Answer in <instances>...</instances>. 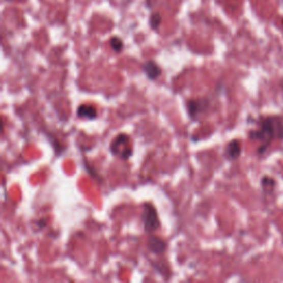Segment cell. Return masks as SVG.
<instances>
[{
  "instance_id": "5",
  "label": "cell",
  "mask_w": 283,
  "mask_h": 283,
  "mask_svg": "<svg viewBox=\"0 0 283 283\" xmlns=\"http://www.w3.org/2000/svg\"><path fill=\"white\" fill-rule=\"evenodd\" d=\"M223 155L229 160H236L241 155V142L239 139H231L224 147Z\"/></svg>"
},
{
  "instance_id": "4",
  "label": "cell",
  "mask_w": 283,
  "mask_h": 283,
  "mask_svg": "<svg viewBox=\"0 0 283 283\" xmlns=\"http://www.w3.org/2000/svg\"><path fill=\"white\" fill-rule=\"evenodd\" d=\"M210 102L208 98H199L188 100L186 103L187 113L191 120H198L203 113L208 110Z\"/></svg>"
},
{
  "instance_id": "9",
  "label": "cell",
  "mask_w": 283,
  "mask_h": 283,
  "mask_svg": "<svg viewBox=\"0 0 283 283\" xmlns=\"http://www.w3.org/2000/svg\"><path fill=\"white\" fill-rule=\"evenodd\" d=\"M260 184H261L262 191L265 192V194H271V192H273V190L276 187L275 179L271 176H268V175H265L261 178Z\"/></svg>"
},
{
  "instance_id": "7",
  "label": "cell",
  "mask_w": 283,
  "mask_h": 283,
  "mask_svg": "<svg viewBox=\"0 0 283 283\" xmlns=\"http://www.w3.org/2000/svg\"><path fill=\"white\" fill-rule=\"evenodd\" d=\"M147 248L154 254H162L166 251L167 242L163 240L162 238H158L156 236H151L147 240Z\"/></svg>"
},
{
  "instance_id": "6",
  "label": "cell",
  "mask_w": 283,
  "mask_h": 283,
  "mask_svg": "<svg viewBox=\"0 0 283 283\" xmlns=\"http://www.w3.org/2000/svg\"><path fill=\"white\" fill-rule=\"evenodd\" d=\"M142 70H143L144 74L147 76V79L151 81L156 80L158 76L162 74V69H160L158 64L153 60H149L142 64Z\"/></svg>"
},
{
  "instance_id": "11",
  "label": "cell",
  "mask_w": 283,
  "mask_h": 283,
  "mask_svg": "<svg viewBox=\"0 0 283 283\" xmlns=\"http://www.w3.org/2000/svg\"><path fill=\"white\" fill-rule=\"evenodd\" d=\"M110 47L115 53H120V52H122V50H123V48H124L123 40H122L120 37L114 36L110 39Z\"/></svg>"
},
{
  "instance_id": "1",
  "label": "cell",
  "mask_w": 283,
  "mask_h": 283,
  "mask_svg": "<svg viewBox=\"0 0 283 283\" xmlns=\"http://www.w3.org/2000/svg\"><path fill=\"white\" fill-rule=\"evenodd\" d=\"M256 127L250 130L248 137L252 142H258L257 155L266 154L269 146L275 140L283 142V119L280 115H266L256 120Z\"/></svg>"
},
{
  "instance_id": "13",
  "label": "cell",
  "mask_w": 283,
  "mask_h": 283,
  "mask_svg": "<svg viewBox=\"0 0 283 283\" xmlns=\"http://www.w3.org/2000/svg\"><path fill=\"white\" fill-rule=\"evenodd\" d=\"M280 88H281V91H282V93H283V79H282V81H281V84H280Z\"/></svg>"
},
{
  "instance_id": "2",
  "label": "cell",
  "mask_w": 283,
  "mask_h": 283,
  "mask_svg": "<svg viewBox=\"0 0 283 283\" xmlns=\"http://www.w3.org/2000/svg\"><path fill=\"white\" fill-rule=\"evenodd\" d=\"M110 151L114 156L122 160H127L133 155L131 138L126 134H119L113 138L110 145Z\"/></svg>"
},
{
  "instance_id": "3",
  "label": "cell",
  "mask_w": 283,
  "mask_h": 283,
  "mask_svg": "<svg viewBox=\"0 0 283 283\" xmlns=\"http://www.w3.org/2000/svg\"><path fill=\"white\" fill-rule=\"evenodd\" d=\"M142 220L146 234H153L160 227L159 218L157 215V210L154 207L152 203L143 204V211H142Z\"/></svg>"
},
{
  "instance_id": "12",
  "label": "cell",
  "mask_w": 283,
  "mask_h": 283,
  "mask_svg": "<svg viewBox=\"0 0 283 283\" xmlns=\"http://www.w3.org/2000/svg\"><path fill=\"white\" fill-rule=\"evenodd\" d=\"M6 2H9V3H12V2H23V0H6Z\"/></svg>"
},
{
  "instance_id": "8",
  "label": "cell",
  "mask_w": 283,
  "mask_h": 283,
  "mask_svg": "<svg viewBox=\"0 0 283 283\" xmlns=\"http://www.w3.org/2000/svg\"><path fill=\"white\" fill-rule=\"evenodd\" d=\"M76 115L80 119H86V120H94L98 118V110L96 107L90 104H82L78 107L76 110Z\"/></svg>"
},
{
  "instance_id": "10",
  "label": "cell",
  "mask_w": 283,
  "mask_h": 283,
  "mask_svg": "<svg viewBox=\"0 0 283 283\" xmlns=\"http://www.w3.org/2000/svg\"><path fill=\"white\" fill-rule=\"evenodd\" d=\"M163 21V17L162 15L159 14V12H153L150 17V27L152 30L154 31H157L158 28L160 27V24H162Z\"/></svg>"
}]
</instances>
